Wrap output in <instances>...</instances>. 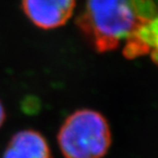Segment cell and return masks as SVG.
<instances>
[{"label":"cell","instance_id":"1","mask_svg":"<svg viewBox=\"0 0 158 158\" xmlns=\"http://www.w3.org/2000/svg\"><path fill=\"white\" fill-rule=\"evenodd\" d=\"M158 0H86L77 26L99 52L116 49L154 15Z\"/></svg>","mask_w":158,"mask_h":158},{"label":"cell","instance_id":"2","mask_svg":"<svg viewBox=\"0 0 158 158\" xmlns=\"http://www.w3.org/2000/svg\"><path fill=\"white\" fill-rule=\"evenodd\" d=\"M111 143L107 119L90 109H80L69 115L58 134V144L65 158H103Z\"/></svg>","mask_w":158,"mask_h":158},{"label":"cell","instance_id":"3","mask_svg":"<svg viewBox=\"0 0 158 158\" xmlns=\"http://www.w3.org/2000/svg\"><path fill=\"white\" fill-rule=\"evenodd\" d=\"M76 0H23L28 19L41 29L63 26L73 14Z\"/></svg>","mask_w":158,"mask_h":158},{"label":"cell","instance_id":"4","mask_svg":"<svg viewBox=\"0 0 158 158\" xmlns=\"http://www.w3.org/2000/svg\"><path fill=\"white\" fill-rule=\"evenodd\" d=\"M123 55L128 59L149 55L158 66V8L155 15L125 41Z\"/></svg>","mask_w":158,"mask_h":158},{"label":"cell","instance_id":"5","mask_svg":"<svg viewBox=\"0 0 158 158\" xmlns=\"http://www.w3.org/2000/svg\"><path fill=\"white\" fill-rule=\"evenodd\" d=\"M3 158H52V156L42 135L35 131H22L11 138Z\"/></svg>","mask_w":158,"mask_h":158},{"label":"cell","instance_id":"6","mask_svg":"<svg viewBox=\"0 0 158 158\" xmlns=\"http://www.w3.org/2000/svg\"><path fill=\"white\" fill-rule=\"evenodd\" d=\"M4 119H5V112H4V109H3L1 102H0V127H1V125L3 124V122H4Z\"/></svg>","mask_w":158,"mask_h":158}]
</instances>
